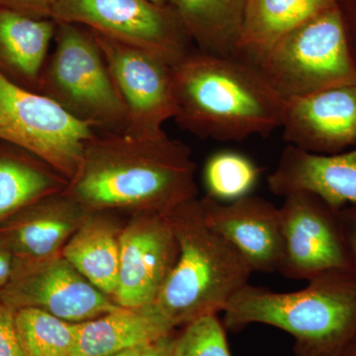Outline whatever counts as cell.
Returning <instances> with one entry per match:
<instances>
[{
    "instance_id": "obj_1",
    "label": "cell",
    "mask_w": 356,
    "mask_h": 356,
    "mask_svg": "<svg viewBox=\"0 0 356 356\" xmlns=\"http://www.w3.org/2000/svg\"><path fill=\"white\" fill-rule=\"evenodd\" d=\"M191 147L163 132H96L65 193L88 212L168 214L198 197Z\"/></svg>"
},
{
    "instance_id": "obj_2",
    "label": "cell",
    "mask_w": 356,
    "mask_h": 356,
    "mask_svg": "<svg viewBox=\"0 0 356 356\" xmlns=\"http://www.w3.org/2000/svg\"><path fill=\"white\" fill-rule=\"evenodd\" d=\"M172 83L175 120L203 139L240 142L281 127L284 100L242 58L192 51L173 65Z\"/></svg>"
},
{
    "instance_id": "obj_3",
    "label": "cell",
    "mask_w": 356,
    "mask_h": 356,
    "mask_svg": "<svg viewBox=\"0 0 356 356\" xmlns=\"http://www.w3.org/2000/svg\"><path fill=\"white\" fill-rule=\"evenodd\" d=\"M222 313L228 331L261 324L287 332L296 356H343L356 341V274L334 269L292 292L248 283Z\"/></svg>"
},
{
    "instance_id": "obj_4",
    "label": "cell",
    "mask_w": 356,
    "mask_h": 356,
    "mask_svg": "<svg viewBox=\"0 0 356 356\" xmlns=\"http://www.w3.org/2000/svg\"><path fill=\"white\" fill-rule=\"evenodd\" d=\"M166 215L179 252L154 304L177 327L224 311L250 283L254 271L242 254L207 224L198 197Z\"/></svg>"
},
{
    "instance_id": "obj_5",
    "label": "cell",
    "mask_w": 356,
    "mask_h": 356,
    "mask_svg": "<svg viewBox=\"0 0 356 356\" xmlns=\"http://www.w3.org/2000/svg\"><path fill=\"white\" fill-rule=\"evenodd\" d=\"M56 48L47 58L38 92L96 132H125L128 110L90 30L56 22Z\"/></svg>"
},
{
    "instance_id": "obj_6",
    "label": "cell",
    "mask_w": 356,
    "mask_h": 356,
    "mask_svg": "<svg viewBox=\"0 0 356 356\" xmlns=\"http://www.w3.org/2000/svg\"><path fill=\"white\" fill-rule=\"evenodd\" d=\"M243 60L283 100L356 83V64L337 6Z\"/></svg>"
},
{
    "instance_id": "obj_7",
    "label": "cell",
    "mask_w": 356,
    "mask_h": 356,
    "mask_svg": "<svg viewBox=\"0 0 356 356\" xmlns=\"http://www.w3.org/2000/svg\"><path fill=\"white\" fill-rule=\"evenodd\" d=\"M95 133L47 96L0 76V140L29 152L70 180Z\"/></svg>"
},
{
    "instance_id": "obj_8",
    "label": "cell",
    "mask_w": 356,
    "mask_h": 356,
    "mask_svg": "<svg viewBox=\"0 0 356 356\" xmlns=\"http://www.w3.org/2000/svg\"><path fill=\"white\" fill-rule=\"evenodd\" d=\"M51 19L142 49L172 67L193 51L172 8L151 0H58Z\"/></svg>"
},
{
    "instance_id": "obj_9",
    "label": "cell",
    "mask_w": 356,
    "mask_h": 356,
    "mask_svg": "<svg viewBox=\"0 0 356 356\" xmlns=\"http://www.w3.org/2000/svg\"><path fill=\"white\" fill-rule=\"evenodd\" d=\"M0 301L14 312L37 309L72 324L120 307L93 286L62 254L40 261L15 259L13 276L0 294Z\"/></svg>"
},
{
    "instance_id": "obj_10",
    "label": "cell",
    "mask_w": 356,
    "mask_h": 356,
    "mask_svg": "<svg viewBox=\"0 0 356 356\" xmlns=\"http://www.w3.org/2000/svg\"><path fill=\"white\" fill-rule=\"evenodd\" d=\"M283 198L280 213L284 252L278 273L288 280L308 281L334 269L350 268L341 210L310 191Z\"/></svg>"
},
{
    "instance_id": "obj_11",
    "label": "cell",
    "mask_w": 356,
    "mask_h": 356,
    "mask_svg": "<svg viewBox=\"0 0 356 356\" xmlns=\"http://www.w3.org/2000/svg\"><path fill=\"white\" fill-rule=\"evenodd\" d=\"M90 32L127 107L124 133L147 137L163 132V123L177 113L172 65L149 51Z\"/></svg>"
},
{
    "instance_id": "obj_12",
    "label": "cell",
    "mask_w": 356,
    "mask_h": 356,
    "mask_svg": "<svg viewBox=\"0 0 356 356\" xmlns=\"http://www.w3.org/2000/svg\"><path fill=\"white\" fill-rule=\"evenodd\" d=\"M178 243L168 215H131L120 235V264L113 301L124 308L156 303L177 264Z\"/></svg>"
},
{
    "instance_id": "obj_13",
    "label": "cell",
    "mask_w": 356,
    "mask_h": 356,
    "mask_svg": "<svg viewBox=\"0 0 356 356\" xmlns=\"http://www.w3.org/2000/svg\"><path fill=\"white\" fill-rule=\"evenodd\" d=\"M280 128L287 145L307 153L356 147V83L284 100Z\"/></svg>"
},
{
    "instance_id": "obj_14",
    "label": "cell",
    "mask_w": 356,
    "mask_h": 356,
    "mask_svg": "<svg viewBox=\"0 0 356 356\" xmlns=\"http://www.w3.org/2000/svg\"><path fill=\"white\" fill-rule=\"evenodd\" d=\"M205 221L242 254L254 273L280 271L284 252L280 207L261 196L221 202L199 198Z\"/></svg>"
},
{
    "instance_id": "obj_15",
    "label": "cell",
    "mask_w": 356,
    "mask_h": 356,
    "mask_svg": "<svg viewBox=\"0 0 356 356\" xmlns=\"http://www.w3.org/2000/svg\"><path fill=\"white\" fill-rule=\"evenodd\" d=\"M64 191L35 201L0 224V236L16 261L62 254L63 248L89 214Z\"/></svg>"
},
{
    "instance_id": "obj_16",
    "label": "cell",
    "mask_w": 356,
    "mask_h": 356,
    "mask_svg": "<svg viewBox=\"0 0 356 356\" xmlns=\"http://www.w3.org/2000/svg\"><path fill=\"white\" fill-rule=\"evenodd\" d=\"M267 184L281 197L310 191L336 209L356 206V147L346 153L315 154L287 145Z\"/></svg>"
},
{
    "instance_id": "obj_17",
    "label": "cell",
    "mask_w": 356,
    "mask_h": 356,
    "mask_svg": "<svg viewBox=\"0 0 356 356\" xmlns=\"http://www.w3.org/2000/svg\"><path fill=\"white\" fill-rule=\"evenodd\" d=\"M156 304L119 307L92 320L76 324L74 356H106L147 346L175 332Z\"/></svg>"
},
{
    "instance_id": "obj_18",
    "label": "cell",
    "mask_w": 356,
    "mask_h": 356,
    "mask_svg": "<svg viewBox=\"0 0 356 356\" xmlns=\"http://www.w3.org/2000/svg\"><path fill=\"white\" fill-rule=\"evenodd\" d=\"M56 26L0 7V76L38 92Z\"/></svg>"
},
{
    "instance_id": "obj_19",
    "label": "cell",
    "mask_w": 356,
    "mask_h": 356,
    "mask_svg": "<svg viewBox=\"0 0 356 356\" xmlns=\"http://www.w3.org/2000/svg\"><path fill=\"white\" fill-rule=\"evenodd\" d=\"M112 214L89 213L65 243L62 255L93 286L113 299L118 283L123 226Z\"/></svg>"
},
{
    "instance_id": "obj_20",
    "label": "cell",
    "mask_w": 356,
    "mask_h": 356,
    "mask_svg": "<svg viewBox=\"0 0 356 356\" xmlns=\"http://www.w3.org/2000/svg\"><path fill=\"white\" fill-rule=\"evenodd\" d=\"M245 0H166L198 50L238 57Z\"/></svg>"
},
{
    "instance_id": "obj_21",
    "label": "cell",
    "mask_w": 356,
    "mask_h": 356,
    "mask_svg": "<svg viewBox=\"0 0 356 356\" xmlns=\"http://www.w3.org/2000/svg\"><path fill=\"white\" fill-rule=\"evenodd\" d=\"M67 182L41 159L0 140V224L29 204L65 191Z\"/></svg>"
},
{
    "instance_id": "obj_22",
    "label": "cell",
    "mask_w": 356,
    "mask_h": 356,
    "mask_svg": "<svg viewBox=\"0 0 356 356\" xmlns=\"http://www.w3.org/2000/svg\"><path fill=\"white\" fill-rule=\"evenodd\" d=\"M337 6V0H245L238 57H254L285 34Z\"/></svg>"
},
{
    "instance_id": "obj_23",
    "label": "cell",
    "mask_w": 356,
    "mask_h": 356,
    "mask_svg": "<svg viewBox=\"0 0 356 356\" xmlns=\"http://www.w3.org/2000/svg\"><path fill=\"white\" fill-rule=\"evenodd\" d=\"M26 356H74L76 324L37 309L14 312Z\"/></svg>"
},
{
    "instance_id": "obj_24",
    "label": "cell",
    "mask_w": 356,
    "mask_h": 356,
    "mask_svg": "<svg viewBox=\"0 0 356 356\" xmlns=\"http://www.w3.org/2000/svg\"><path fill=\"white\" fill-rule=\"evenodd\" d=\"M261 170L240 153L222 151L213 154L205 165L204 181L207 195L231 202L248 195L259 179Z\"/></svg>"
},
{
    "instance_id": "obj_25",
    "label": "cell",
    "mask_w": 356,
    "mask_h": 356,
    "mask_svg": "<svg viewBox=\"0 0 356 356\" xmlns=\"http://www.w3.org/2000/svg\"><path fill=\"white\" fill-rule=\"evenodd\" d=\"M184 327L177 334L173 356H232L226 329L217 315L204 316Z\"/></svg>"
},
{
    "instance_id": "obj_26",
    "label": "cell",
    "mask_w": 356,
    "mask_h": 356,
    "mask_svg": "<svg viewBox=\"0 0 356 356\" xmlns=\"http://www.w3.org/2000/svg\"><path fill=\"white\" fill-rule=\"evenodd\" d=\"M0 356H26L18 337L14 311L0 301Z\"/></svg>"
},
{
    "instance_id": "obj_27",
    "label": "cell",
    "mask_w": 356,
    "mask_h": 356,
    "mask_svg": "<svg viewBox=\"0 0 356 356\" xmlns=\"http://www.w3.org/2000/svg\"><path fill=\"white\" fill-rule=\"evenodd\" d=\"M58 0H0V7L35 18L51 19Z\"/></svg>"
},
{
    "instance_id": "obj_28",
    "label": "cell",
    "mask_w": 356,
    "mask_h": 356,
    "mask_svg": "<svg viewBox=\"0 0 356 356\" xmlns=\"http://www.w3.org/2000/svg\"><path fill=\"white\" fill-rule=\"evenodd\" d=\"M341 221L350 267L356 274V206L341 208Z\"/></svg>"
},
{
    "instance_id": "obj_29",
    "label": "cell",
    "mask_w": 356,
    "mask_h": 356,
    "mask_svg": "<svg viewBox=\"0 0 356 356\" xmlns=\"http://www.w3.org/2000/svg\"><path fill=\"white\" fill-rule=\"evenodd\" d=\"M337 6L343 18L348 47L356 64V0H337Z\"/></svg>"
},
{
    "instance_id": "obj_30",
    "label": "cell",
    "mask_w": 356,
    "mask_h": 356,
    "mask_svg": "<svg viewBox=\"0 0 356 356\" xmlns=\"http://www.w3.org/2000/svg\"><path fill=\"white\" fill-rule=\"evenodd\" d=\"M15 267V257L6 241L0 236V294L13 276Z\"/></svg>"
},
{
    "instance_id": "obj_31",
    "label": "cell",
    "mask_w": 356,
    "mask_h": 356,
    "mask_svg": "<svg viewBox=\"0 0 356 356\" xmlns=\"http://www.w3.org/2000/svg\"><path fill=\"white\" fill-rule=\"evenodd\" d=\"M177 334H172L161 337L147 346L140 356H173Z\"/></svg>"
},
{
    "instance_id": "obj_32",
    "label": "cell",
    "mask_w": 356,
    "mask_h": 356,
    "mask_svg": "<svg viewBox=\"0 0 356 356\" xmlns=\"http://www.w3.org/2000/svg\"><path fill=\"white\" fill-rule=\"evenodd\" d=\"M147 346H149V344H147V346H137V348H129V350L106 356H140L142 355L143 351L146 350Z\"/></svg>"
},
{
    "instance_id": "obj_33",
    "label": "cell",
    "mask_w": 356,
    "mask_h": 356,
    "mask_svg": "<svg viewBox=\"0 0 356 356\" xmlns=\"http://www.w3.org/2000/svg\"><path fill=\"white\" fill-rule=\"evenodd\" d=\"M343 356H356V341Z\"/></svg>"
},
{
    "instance_id": "obj_34",
    "label": "cell",
    "mask_w": 356,
    "mask_h": 356,
    "mask_svg": "<svg viewBox=\"0 0 356 356\" xmlns=\"http://www.w3.org/2000/svg\"><path fill=\"white\" fill-rule=\"evenodd\" d=\"M152 2H154V4L159 6H166L168 3H166V0H151Z\"/></svg>"
}]
</instances>
